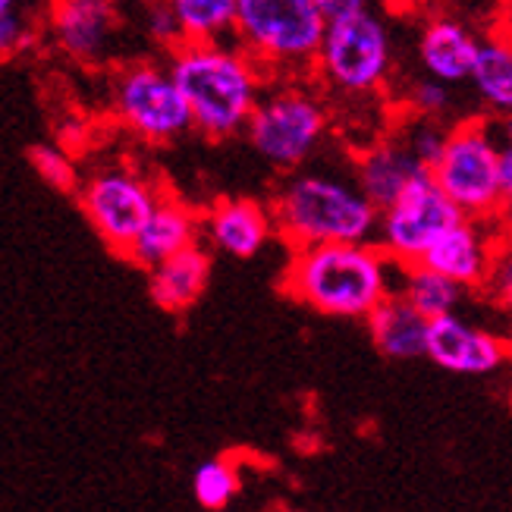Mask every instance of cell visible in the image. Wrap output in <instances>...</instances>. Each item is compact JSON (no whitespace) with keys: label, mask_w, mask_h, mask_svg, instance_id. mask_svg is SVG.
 Instances as JSON below:
<instances>
[{"label":"cell","mask_w":512,"mask_h":512,"mask_svg":"<svg viewBox=\"0 0 512 512\" xmlns=\"http://www.w3.org/2000/svg\"><path fill=\"white\" fill-rule=\"evenodd\" d=\"M500 189L506 198L512 195V151H509V145H500Z\"/></svg>","instance_id":"30"},{"label":"cell","mask_w":512,"mask_h":512,"mask_svg":"<svg viewBox=\"0 0 512 512\" xmlns=\"http://www.w3.org/2000/svg\"><path fill=\"white\" fill-rule=\"evenodd\" d=\"M399 264L371 239L321 242L293 249L283 293L327 318L365 321L368 311L396 289Z\"/></svg>","instance_id":"1"},{"label":"cell","mask_w":512,"mask_h":512,"mask_svg":"<svg viewBox=\"0 0 512 512\" xmlns=\"http://www.w3.org/2000/svg\"><path fill=\"white\" fill-rule=\"evenodd\" d=\"M274 233L289 249L321 246V242H365L374 239L377 208L365 192L327 173H293L277 189Z\"/></svg>","instance_id":"3"},{"label":"cell","mask_w":512,"mask_h":512,"mask_svg":"<svg viewBox=\"0 0 512 512\" xmlns=\"http://www.w3.org/2000/svg\"><path fill=\"white\" fill-rule=\"evenodd\" d=\"M183 41H227L233 35L236 0H167Z\"/></svg>","instance_id":"22"},{"label":"cell","mask_w":512,"mask_h":512,"mask_svg":"<svg viewBox=\"0 0 512 512\" xmlns=\"http://www.w3.org/2000/svg\"><path fill=\"white\" fill-rule=\"evenodd\" d=\"M465 214L450 202L431 170L418 173L415 180L396 195L387 208L377 211V246H381L396 264H412L421 261L431 249V242L456 227Z\"/></svg>","instance_id":"9"},{"label":"cell","mask_w":512,"mask_h":512,"mask_svg":"<svg viewBox=\"0 0 512 512\" xmlns=\"http://www.w3.org/2000/svg\"><path fill=\"white\" fill-rule=\"evenodd\" d=\"M211 280V255L192 242V246L167 255L154 267H148V289L151 299L158 302L170 315L189 311L198 299H202L205 286Z\"/></svg>","instance_id":"18"},{"label":"cell","mask_w":512,"mask_h":512,"mask_svg":"<svg viewBox=\"0 0 512 512\" xmlns=\"http://www.w3.org/2000/svg\"><path fill=\"white\" fill-rule=\"evenodd\" d=\"M35 41V26L19 13V7L0 10V60L16 57Z\"/></svg>","instance_id":"27"},{"label":"cell","mask_w":512,"mask_h":512,"mask_svg":"<svg viewBox=\"0 0 512 512\" xmlns=\"http://www.w3.org/2000/svg\"><path fill=\"white\" fill-rule=\"evenodd\" d=\"M399 136H403V142L415 154V161L421 167H428V170L437 164L440 151H443V142H447V132L437 126V120H425V117H415L409 123V129L399 132Z\"/></svg>","instance_id":"25"},{"label":"cell","mask_w":512,"mask_h":512,"mask_svg":"<svg viewBox=\"0 0 512 512\" xmlns=\"http://www.w3.org/2000/svg\"><path fill=\"white\" fill-rule=\"evenodd\" d=\"M393 70V41L381 16L368 7L330 16L311 73L343 98H371Z\"/></svg>","instance_id":"5"},{"label":"cell","mask_w":512,"mask_h":512,"mask_svg":"<svg viewBox=\"0 0 512 512\" xmlns=\"http://www.w3.org/2000/svg\"><path fill=\"white\" fill-rule=\"evenodd\" d=\"M114 110L142 142L164 145L192 129L189 104L167 66L129 63L114 79Z\"/></svg>","instance_id":"8"},{"label":"cell","mask_w":512,"mask_h":512,"mask_svg":"<svg viewBox=\"0 0 512 512\" xmlns=\"http://www.w3.org/2000/svg\"><path fill=\"white\" fill-rule=\"evenodd\" d=\"M198 233H202V214H195L176 195L161 192L158 205H154L151 214L145 217V224L139 227L136 239L129 242L123 258H132L148 271V267L164 261L167 255L198 242Z\"/></svg>","instance_id":"15"},{"label":"cell","mask_w":512,"mask_h":512,"mask_svg":"<svg viewBox=\"0 0 512 512\" xmlns=\"http://www.w3.org/2000/svg\"><path fill=\"white\" fill-rule=\"evenodd\" d=\"M29 161H32V167L38 170V176L48 186H54L60 192H76V186H79V170H76L73 154L66 151L63 145H57V142L35 145L29 151Z\"/></svg>","instance_id":"24"},{"label":"cell","mask_w":512,"mask_h":512,"mask_svg":"<svg viewBox=\"0 0 512 512\" xmlns=\"http://www.w3.org/2000/svg\"><path fill=\"white\" fill-rule=\"evenodd\" d=\"M497 252L500 249L494 236L487 233V220L462 217L456 227L431 242V249L421 255V264L434 267V271L456 280L465 289H478L484 286Z\"/></svg>","instance_id":"13"},{"label":"cell","mask_w":512,"mask_h":512,"mask_svg":"<svg viewBox=\"0 0 512 512\" xmlns=\"http://www.w3.org/2000/svg\"><path fill=\"white\" fill-rule=\"evenodd\" d=\"M148 35L161 44L164 51H173L176 44H183L180 22H176L173 10L167 0H148V22H145Z\"/></svg>","instance_id":"28"},{"label":"cell","mask_w":512,"mask_h":512,"mask_svg":"<svg viewBox=\"0 0 512 512\" xmlns=\"http://www.w3.org/2000/svg\"><path fill=\"white\" fill-rule=\"evenodd\" d=\"M396 274H399L396 293L409 305H415L428 321L440 318V315H450V311H459L465 286H459L450 277H443L440 271H434V267L412 261V264H399Z\"/></svg>","instance_id":"20"},{"label":"cell","mask_w":512,"mask_h":512,"mask_svg":"<svg viewBox=\"0 0 512 512\" xmlns=\"http://www.w3.org/2000/svg\"><path fill=\"white\" fill-rule=\"evenodd\" d=\"M327 107L299 82L264 85L246 123L249 142L277 170H299L327 136Z\"/></svg>","instance_id":"7"},{"label":"cell","mask_w":512,"mask_h":512,"mask_svg":"<svg viewBox=\"0 0 512 512\" xmlns=\"http://www.w3.org/2000/svg\"><path fill=\"white\" fill-rule=\"evenodd\" d=\"M202 230L214 249L233 258H255L274 236V217L255 198H220L202 214Z\"/></svg>","instance_id":"14"},{"label":"cell","mask_w":512,"mask_h":512,"mask_svg":"<svg viewBox=\"0 0 512 512\" xmlns=\"http://www.w3.org/2000/svg\"><path fill=\"white\" fill-rule=\"evenodd\" d=\"M478 51V35L456 16H431L418 38V57L425 73L456 85L469 79L472 60Z\"/></svg>","instance_id":"17"},{"label":"cell","mask_w":512,"mask_h":512,"mask_svg":"<svg viewBox=\"0 0 512 512\" xmlns=\"http://www.w3.org/2000/svg\"><path fill=\"white\" fill-rule=\"evenodd\" d=\"M500 145L491 123L481 117L462 120L447 132L431 176L465 217L497 220L509 202L500 189Z\"/></svg>","instance_id":"6"},{"label":"cell","mask_w":512,"mask_h":512,"mask_svg":"<svg viewBox=\"0 0 512 512\" xmlns=\"http://www.w3.org/2000/svg\"><path fill=\"white\" fill-rule=\"evenodd\" d=\"M48 29L66 57L98 66L117 48V7L107 0H54Z\"/></svg>","instance_id":"12"},{"label":"cell","mask_w":512,"mask_h":512,"mask_svg":"<svg viewBox=\"0 0 512 512\" xmlns=\"http://www.w3.org/2000/svg\"><path fill=\"white\" fill-rule=\"evenodd\" d=\"M409 110L412 117H425V120H440L450 110V85L440 82L434 76L421 79L409 88Z\"/></svg>","instance_id":"26"},{"label":"cell","mask_w":512,"mask_h":512,"mask_svg":"<svg viewBox=\"0 0 512 512\" xmlns=\"http://www.w3.org/2000/svg\"><path fill=\"white\" fill-rule=\"evenodd\" d=\"M167 70L189 104L192 129L208 139H230L246 129L264 85L271 82L230 38L176 44Z\"/></svg>","instance_id":"2"},{"label":"cell","mask_w":512,"mask_h":512,"mask_svg":"<svg viewBox=\"0 0 512 512\" xmlns=\"http://www.w3.org/2000/svg\"><path fill=\"white\" fill-rule=\"evenodd\" d=\"M365 321H368L374 346L381 349V355H387V359L403 362V359H421V355H425L428 318L399 296L396 289L368 311Z\"/></svg>","instance_id":"19"},{"label":"cell","mask_w":512,"mask_h":512,"mask_svg":"<svg viewBox=\"0 0 512 512\" xmlns=\"http://www.w3.org/2000/svg\"><path fill=\"white\" fill-rule=\"evenodd\" d=\"M425 170L428 167H421L415 161V154L409 151L403 136H390V139L368 145L359 154V161H355V176H359V183L355 186H359L368 202L381 211L396 195H403V189Z\"/></svg>","instance_id":"16"},{"label":"cell","mask_w":512,"mask_h":512,"mask_svg":"<svg viewBox=\"0 0 512 512\" xmlns=\"http://www.w3.org/2000/svg\"><path fill=\"white\" fill-rule=\"evenodd\" d=\"M469 82L475 85L478 98L497 110V114H509L512 107V51L509 41L500 35L478 38V51L469 70Z\"/></svg>","instance_id":"21"},{"label":"cell","mask_w":512,"mask_h":512,"mask_svg":"<svg viewBox=\"0 0 512 512\" xmlns=\"http://www.w3.org/2000/svg\"><path fill=\"white\" fill-rule=\"evenodd\" d=\"M192 491L198 506L205 509H227L230 500L239 494V472L230 459H211L205 465H198L192 478Z\"/></svg>","instance_id":"23"},{"label":"cell","mask_w":512,"mask_h":512,"mask_svg":"<svg viewBox=\"0 0 512 512\" xmlns=\"http://www.w3.org/2000/svg\"><path fill=\"white\" fill-rule=\"evenodd\" d=\"M315 4L324 10V16H340V13H352V10H362L368 7V0H315Z\"/></svg>","instance_id":"29"},{"label":"cell","mask_w":512,"mask_h":512,"mask_svg":"<svg viewBox=\"0 0 512 512\" xmlns=\"http://www.w3.org/2000/svg\"><path fill=\"white\" fill-rule=\"evenodd\" d=\"M76 189L88 224L117 255H126L129 242L161 198V189L136 167H104Z\"/></svg>","instance_id":"10"},{"label":"cell","mask_w":512,"mask_h":512,"mask_svg":"<svg viewBox=\"0 0 512 512\" xmlns=\"http://www.w3.org/2000/svg\"><path fill=\"white\" fill-rule=\"evenodd\" d=\"M19 0H0V10H10V7H16Z\"/></svg>","instance_id":"31"},{"label":"cell","mask_w":512,"mask_h":512,"mask_svg":"<svg viewBox=\"0 0 512 512\" xmlns=\"http://www.w3.org/2000/svg\"><path fill=\"white\" fill-rule=\"evenodd\" d=\"M327 26L315 0H236L230 41L246 51L267 79L311 76Z\"/></svg>","instance_id":"4"},{"label":"cell","mask_w":512,"mask_h":512,"mask_svg":"<svg viewBox=\"0 0 512 512\" xmlns=\"http://www.w3.org/2000/svg\"><path fill=\"white\" fill-rule=\"evenodd\" d=\"M425 355L443 371L481 377L503 368L509 359V343L500 333L465 321L459 311H450V315L428 321Z\"/></svg>","instance_id":"11"},{"label":"cell","mask_w":512,"mask_h":512,"mask_svg":"<svg viewBox=\"0 0 512 512\" xmlns=\"http://www.w3.org/2000/svg\"><path fill=\"white\" fill-rule=\"evenodd\" d=\"M403 4H425V0H403Z\"/></svg>","instance_id":"33"},{"label":"cell","mask_w":512,"mask_h":512,"mask_svg":"<svg viewBox=\"0 0 512 512\" xmlns=\"http://www.w3.org/2000/svg\"><path fill=\"white\" fill-rule=\"evenodd\" d=\"M107 4H114V7H120V4H129V0H107Z\"/></svg>","instance_id":"32"}]
</instances>
